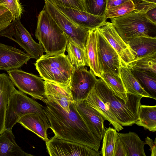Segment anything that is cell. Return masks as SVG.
<instances>
[{"instance_id":"2","label":"cell","mask_w":156,"mask_h":156,"mask_svg":"<svg viewBox=\"0 0 156 156\" xmlns=\"http://www.w3.org/2000/svg\"><path fill=\"white\" fill-rule=\"evenodd\" d=\"M94 88L97 94L108 107L116 121L122 126H131L138 120L142 97L128 93L129 100L126 102L114 95L101 78L98 79Z\"/></svg>"},{"instance_id":"21","label":"cell","mask_w":156,"mask_h":156,"mask_svg":"<svg viewBox=\"0 0 156 156\" xmlns=\"http://www.w3.org/2000/svg\"><path fill=\"white\" fill-rule=\"evenodd\" d=\"M85 100L88 105L100 113L117 131L119 132L123 129L116 121L108 107L97 94L94 87Z\"/></svg>"},{"instance_id":"9","label":"cell","mask_w":156,"mask_h":156,"mask_svg":"<svg viewBox=\"0 0 156 156\" xmlns=\"http://www.w3.org/2000/svg\"><path fill=\"white\" fill-rule=\"evenodd\" d=\"M98 80L93 72L85 67L74 68L69 85L74 103L84 100Z\"/></svg>"},{"instance_id":"31","label":"cell","mask_w":156,"mask_h":156,"mask_svg":"<svg viewBox=\"0 0 156 156\" xmlns=\"http://www.w3.org/2000/svg\"><path fill=\"white\" fill-rule=\"evenodd\" d=\"M119 138L118 132L115 129L110 127L105 130L100 154L103 156H114L115 147Z\"/></svg>"},{"instance_id":"20","label":"cell","mask_w":156,"mask_h":156,"mask_svg":"<svg viewBox=\"0 0 156 156\" xmlns=\"http://www.w3.org/2000/svg\"><path fill=\"white\" fill-rule=\"evenodd\" d=\"M17 123L35 134L45 142L49 140L47 130L50 128V126L37 115L34 113L26 114L21 117Z\"/></svg>"},{"instance_id":"10","label":"cell","mask_w":156,"mask_h":156,"mask_svg":"<svg viewBox=\"0 0 156 156\" xmlns=\"http://www.w3.org/2000/svg\"><path fill=\"white\" fill-rule=\"evenodd\" d=\"M44 8L68 38L85 47L88 29L76 25L50 2L44 0Z\"/></svg>"},{"instance_id":"33","label":"cell","mask_w":156,"mask_h":156,"mask_svg":"<svg viewBox=\"0 0 156 156\" xmlns=\"http://www.w3.org/2000/svg\"><path fill=\"white\" fill-rule=\"evenodd\" d=\"M135 6L132 0L124 3L107 10L105 17L106 19L120 17L133 11Z\"/></svg>"},{"instance_id":"23","label":"cell","mask_w":156,"mask_h":156,"mask_svg":"<svg viewBox=\"0 0 156 156\" xmlns=\"http://www.w3.org/2000/svg\"><path fill=\"white\" fill-rule=\"evenodd\" d=\"M119 75L127 93L151 98L142 87L131 69L121 65L119 68Z\"/></svg>"},{"instance_id":"40","label":"cell","mask_w":156,"mask_h":156,"mask_svg":"<svg viewBox=\"0 0 156 156\" xmlns=\"http://www.w3.org/2000/svg\"><path fill=\"white\" fill-rule=\"evenodd\" d=\"M130 0H107V11Z\"/></svg>"},{"instance_id":"4","label":"cell","mask_w":156,"mask_h":156,"mask_svg":"<svg viewBox=\"0 0 156 156\" xmlns=\"http://www.w3.org/2000/svg\"><path fill=\"white\" fill-rule=\"evenodd\" d=\"M34 64L44 81L69 87L74 68L65 52L53 55L43 54Z\"/></svg>"},{"instance_id":"29","label":"cell","mask_w":156,"mask_h":156,"mask_svg":"<svg viewBox=\"0 0 156 156\" xmlns=\"http://www.w3.org/2000/svg\"><path fill=\"white\" fill-rule=\"evenodd\" d=\"M127 67L131 69L149 72L156 75V51L136 57Z\"/></svg>"},{"instance_id":"25","label":"cell","mask_w":156,"mask_h":156,"mask_svg":"<svg viewBox=\"0 0 156 156\" xmlns=\"http://www.w3.org/2000/svg\"><path fill=\"white\" fill-rule=\"evenodd\" d=\"M136 57L156 51V37L141 36L129 40L126 42Z\"/></svg>"},{"instance_id":"41","label":"cell","mask_w":156,"mask_h":156,"mask_svg":"<svg viewBox=\"0 0 156 156\" xmlns=\"http://www.w3.org/2000/svg\"><path fill=\"white\" fill-rule=\"evenodd\" d=\"M145 14L149 20L156 24V7L149 9Z\"/></svg>"},{"instance_id":"30","label":"cell","mask_w":156,"mask_h":156,"mask_svg":"<svg viewBox=\"0 0 156 156\" xmlns=\"http://www.w3.org/2000/svg\"><path fill=\"white\" fill-rule=\"evenodd\" d=\"M131 70L144 90L151 98L156 100V75L147 71L135 69Z\"/></svg>"},{"instance_id":"16","label":"cell","mask_w":156,"mask_h":156,"mask_svg":"<svg viewBox=\"0 0 156 156\" xmlns=\"http://www.w3.org/2000/svg\"><path fill=\"white\" fill-rule=\"evenodd\" d=\"M76 104L79 112L92 132L101 140L105 131V118L97 110L88 105L85 100Z\"/></svg>"},{"instance_id":"15","label":"cell","mask_w":156,"mask_h":156,"mask_svg":"<svg viewBox=\"0 0 156 156\" xmlns=\"http://www.w3.org/2000/svg\"><path fill=\"white\" fill-rule=\"evenodd\" d=\"M54 5L74 23L88 30L100 27L107 20L105 17L94 15L86 11Z\"/></svg>"},{"instance_id":"38","label":"cell","mask_w":156,"mask_h":156,"mask_svg":"<svg viewBox=\"0 0 156 156\" xmlns=\"http://www.w3.org/2000/svg\"><path fill=\"white\" fill-rule=\"evenodd\" d=\"M114 156H127L124 145L119 137L116 143Z\"/></svg>"},{"instance_id":"32","label":"cell","mask_w":156,"mask_h":156,"mask_svg":"<svg viewBox=\"0 0 156 156\" xmlns=\"http://www.w3.org/2000/svg\"><path fill=\"white\" fill-rule=\"evenodd\" d=\"M87 12L92 15L105 17L107 11V0H83Z\"/></svg>"},{"instance_id":"39","label":"cell","mask_w":156,"mask_h":156,"mask_svg":"<svg viewBox=\"0 0 156 156\" xmlns=\"http://www.w3.org/2000/svg\"><path fill=\"white\" fill-rule=\"evenodd\" d=\"M145 144H148L150 147L151 152V156H156V138L154 141L148 136L145 138Z\"/></svg>"},{"instance_id":"26","label":"cell","mask_w":156,"mask_h":156,"mask_svg":"<svg viewBox=\"0 0 156 156\" xmlns=\"http://www.w3.org/2000/svg\"><path fill=\"white\" fill-rule=\"evenodd\" d=\"M66 51L67 57L74 68L88 66L85 47L68 38Z\"/></svg>"},{"instance_id":"17","label":"cell","mask_w":156,"mask_h":156,"mask_svg":"<svg viewBox=\"0 0 156 156\" xmlns=\"http://www.w3.org/2000/svg\"><path fill=\"white\" fill-rule=\"evenodd\" d=\"M44 81L46 99L57 104L68 113L70 105L74 103L69 87Z\"/></svg>"},{"instance_id":"22","label":"cell","mask_w":156,"mask_h":156,"mask_svg":"<svg viewBox=\"0 0 156 156\" xmlns=\"http://www.w3.org/2000/svg\"><path fill=\"white\" fill-rule=\"evenodd\" d=\"M32 155L24 151L18 146L12 130H5L0 134V156Z\"/></svg>"},{"instance_id":"12","label":"cell","mask_w":156,"mask_h":156,"mask_svg":"<svg viewBox=\"0 0 156 156\" xmlns=\"http://www.w3.org/2000/svg\"><path fill=\"white\" fill-rule=\"evenodd\" d=\"M98 32L118 53L121 65L127 66L135 58L132 49L119 36L112 23L105 22L99 28Z\"/></svg>"},{"instance_id":"42","label":"cell","mask_w":156,"mask_h":156,"mask_svg":"<svg viewBox=\"0 0 156 156\" xmlns=\"http://www.w3.org/2000/svg\"><path fill=\"white\" fill-rule=\"evenodd\" d=\"M148 2L156 4V0H142Z\"/></svg>"},{"instance_id":"24","label":"cell","mask_w":156,"mask_h":156,"mask_svg":"<svg viewBox=\"0 0 156 156\" xmlns=\"http://www.w3.org/2000/svg\"><path fill=\"white\" fill-rule=\"evenodd\" d=\"M118 134L124 145L127 156H146L144 148L145 142L136 133L129 131L127 133Z\"/></svg>"},{"instance_id":"7","label":"cell","mask_w":156,"mask_h":156,"mask_svg":"<svg viewBox=\"0 0 156 156\" xmlns=\"http://www.w3.org/2000/svg\"><path fill=\"white\" fill-rule=\"evenodd\" d=\"M0 36L16 42L31 58L37 60L44 54V51L41 45L34 40L19 18L13 20L6 28L0 31Z\"/></svg>"},{"instance_id":"35","label":"cell","mask_w":156,"mask_h":156,"mask_svg":"<svg viewBox=\"0 0 156 156\" xmlns=\"http://www.w3.org/2000/svg\"><path fill=\"white\" fill-rule=\"evenodd\" d=\"M54 5L85 11L82 0H46Z\"/></svg>"},{"instance_id":"14","label":"cell","mask_w":156,"mask_h":156,"mask_svg":"<svg viewBox=\"0 0 156 156\" xmlns=\"http://www.w3.org/2000/svg\"><path fill=\"white\" fill-rule=\"evenodd\" d=\"M31 58L20 50L0 43V70L17 69L27 64Z\"/></svg>"},{"instance_id":"36","label":"cell","mask_w":156,"mask_h":156,"mask_svg":"<svg viewBox=\"0 0 156 156\" xmlns=\"http://www.w3.org/2000/svg\"><path fill=\"white\" fill-rule=\"evenodd\" d=\"M14 19L11 12L0 5V31L6 28Z\"/></svg>"},{"instance_id":"13","label":"cell","mask_w":156,"mask_h":156,"mask_svg":"<svg viewBox=\"0 0 156 156\" xmlns=\"http://www.w3.org/2000/svg\"><path fill=\"white\" fill-rule=\"evenodd\" d=\"M98 48L102 72H109L119 76V70L121 65L120 57L116 51L98 31Z\"/></svg>"},{"instance_id":"8","label":"cell","mask_w":156,"mask_h":156,"mask_svg":"<svg viewBox=\"0 0 156 156\" xmlns=\"http://www.w3.org/2000/svg\"><path fill=\"white\" fill-rule=\"evenodd\" d=\"M7 72L14 85L19 90L44 102L46 98L45 81L41 77L17 69Z\"/></svg>"},{"instance_id":"28","label":"cell","mask_w":156,"mask_h":156,"mask_svg":"<svg viewBox=\"0 0 156 156\" xmlns=\"http://www.w3.org/2000/svg\"><path fill=\"white\" fill-rule=\"evenodd\" d=\"M101 78L111 90L114 95L126 102L129 100L128 93L119 76L107 72H103Z\"/></svg>"},{"instance_id":"37","label":"cell","mask_w":156,"mask_h":156,"mask_svg":"<svg viewBox=\"0 0 156 156\" xmlns=\"http://www.w3.org/2000/svg\"><path fill=\"white\" fill-rule=\"evenodd\" d=\"M135 6V12L145 14L149 9L156 7V4L148 2L142 0H132Z\"/></svg>"},{"instance_id":"19","label":"cell","mask_w":156,"mask_h":156,"mask_svg":"<svg viewBox=\"0 0 156 156\" xmlns=\"http://www.w3.org/2000/svg\"><path fill=\"white\" fill-rule=\"evenodd\" d=\"M16 88L6 74L0 73V134L5 130L7 107L10 98Z\"/></svg>"},{"instance_id":"34","label":"cell","mask_w":156,"mask_h":156,"mask_svg":"<svg viewBox=\"0 0 156 156\" xmlns=\"http://www.w3.org/2000/svg\"><path fill=\"white\" fill-rule=\"evenodd\" d=\"M0 5L11 12L14 19L21 18L23 9L19 0H0Z\"/></svg>"},{"instance_id":"11","label":"cell","mask_w":156,"mask_h":156,"mask_svg":"<svg viewBox=\"0 0 156 156\" xmlns=\"http://www.w3.org/2000/svg\"><path fill=\"white\" fill-rule=\"evenodd\" d=\"M51 156H99L100 153L87 146L58 139L54 136L46 142Z\"/></svg>"},{"instance_id":"27","label":"cell","mask_w":156,"mask_h":156,"mask_svg":"<svg viewBox=\"0 0 156 156\" xmlns=\"http://www.w3.org/2000/svg\"><path fill=\"white\" fill-rule=\"evenodd\" d=\"M149 131H156V105H140L138 120L135 123Z\"/></svg>"},{"instance_id":"1","label":"cell","mask_w":156,"mask_h":156,"mask_svg":"<svg viewBox=\"0 0 156 156\" xmlns=\"http://www.w3.org/2000/svg\"><path fill=\"white\" fill-rule=\"evenodd\" d=\"M43 109L54 136L98 151L101 140L92 132L79 112L75 103L67 112L55 102L45 99Z\"/></svg>"},{"instance_id":"43","label":"cell","mask_w":156,"mask_h":156,"mask_svg":"<svg viewBox=\"0 0 156 156\" xmlns=\"http://www.w3.org/2000/svg\"></svg>"},{"instance_id":"18","label":"cell","mask_w":156,"mask_h":156,"mask_svg":"<svg viewBox=\"0 0 156 156\" xmlns=\"http://www.w3.org/2000/svg\"><path fill=\"white\" fill-rule=\"evenodd\" d=\"M98 40L97 28L89 30L85 47L88 66L96 76L100 78L102 72L99 59Z\"/></svg>"},{"instance_id":"3","label":"cell","mask_w":156,"mask_h":156,"mask_svg":"<svg viewBox=\"0 0 156 156\" xmlns=\"http://www.w3.org/2000/svg\"><path fill=\"white\" fill-rule=\"evenodd\" d=\"M35 36L46 54L65 52L68 37L44 7L38 16Z\"/></svg>"},{"instance_id":"5","label":"cell","mask_w":156,"mask_h":156,"mask_svg":"<svg viewBox=\"0 0 156 156\" xmlns=\"http://www.w3.org/2000/svg\"><path fill=\"white\" fill-rule=\"evenodd\" d=\"M110 19L116 30L126 43L129 40L138 37H156V24L149 20L145 14L133 11Z\"/></svg>"},{"instance_id":"6","label":"cell","mask_w":156,"mask_h":156,"mask_svg":"<svg viewBox=\"0 0 156 156\" xmlns=\"http://www.w3.org/2000/svg\"><path fill=\"white\" fill-rule=\"evenodd\" d=\"M44 106L25 94L15 89L8 101L5 123V130H12L14 126L23 115L34 113L50 125L43 109Z\"/></svg>"}]
</instances>
